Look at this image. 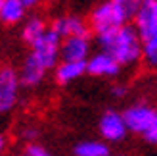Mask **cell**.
Instances as JSON below:
<instances>
[{
	"label": "cell",
	"mask_w": 157,
	"mask_h": 156,
	"mask_svg": "<svg viewBox=\"0 0 157 156\" xmlns=\"http://www.w3.org/2000/svg\"><path fill=\"white\" fill-rule=\"evenodd\" d=\"M121 72V64L109 52H96L86 60V73L94 77H115Z\"/></svg>",
	"instance_id": "52a82bcc"
},
{
	"label": "cell",
	"mask_w": 157,
	"mask_h": 156,
	"mask_svg": "<svg viewBox=\"0 0 157 156\" xmlns=\"http://www.w3.org/2000/svg\"><path fill=\"white\" fill-rule=\"evenodd\" d=\"M98 43L101 50L109 52L121 66H132L142 58L144 39L140 37L136 25H121L119 29L107 31L98 35Z\"/></svg>",
	"instance_id": "6da1fadb"
},
{
	"label": "cell",
	"mask_w": 157,
	"mask_h": 156,
	"mask_svg": "<svg viewBox=\"0 0 157 156\" xmlns=\"http://www.w3.org/2000/svg\"><path fill=\"white\" fill-rule=\"evenodd\" d=\"M134 19L136 29L142 39H147L153 33H157V0H144Z\"/></svg>",
	"instance_id": "9c48e42d"
},
{
	"label": "cell",
	"mask_w": 157,
	"mask_h": 156,
	"mask_svg": "<svg viewBox=\"0 0 157 156\" xmlns=\"http://www.w3.org/2000/svg\"><path fill=\"white\" fill-rule=\"evenodd\" d=\"M128 131V125L124 121V116L115 112V110H107L104 116L100 118V133L105 141H111V143H117V141H123L124 135Z\"/></svg>",
	"instance_id": "5b68a950"
},
{
	"label": "cell",
	"mask_w": 157,
	"mask_h": 156,
	"mask_svg": "<svg viewBox=\"0 0 157 156\" xmlns=\"http://www.w3.org/2000/svg\"><path fill=\"white\" fill-rule=\"evenodd\" d=\"M113 2L119 6L124 12V15L130 19V18H134V15L138 14V10H140V6H142L144 0H113Z\"/></svg>",
	"instance_id": "e0dca14e"
},
{
	"label": "cell",
	"mask_w": 157,
	"mask_h": 156,
	"mask_svg": "<svg viewBox=\"0 0 157 156\" xmlns=\"http://www.w3.org/2000/svg\"><path fill=\"white\" fill-rule=\"evenodd\" d=\"M19 156H52V154L46 150L42 145H38V143H29L25 149H23V152H21Z\"/></svg>",
	"instance_id": "ac0fdd59"
},
{
	"label": "cell",
	"mask_w": 157,
	"mask_h": 156,
	"mask_svg": "<svg viewBox=\"0 0 157 156\" xmlns=\"http://www.w3.org/2000/svg\"><path fill=\"white\" fill-rule=\"evenodd\" d=\"M6 145H8V141H6V137L0 133V156H2V152L6 150Z\"/></svg>",
	"instance_id": "7402d4cb"
},
{
	"label": "cell",
	"mask_w": 157,
	"mask_h": 156,
	"mask_svg": "<svg viewBox=\"0 0 157 156\" xmlns=\"http://www.w3.org/2000/svg\"><path fill=\"white\" fill-rule=\"evenodd\" d=\"M21 79L13 68H0V116L10 114L19 100Z\"/></svg>",
	"instance_id": "277c9868"
},
{
	"label": "cell",
	"mask_w": 157,
	"mask_h": 156,
	"mask_svg": "<svg viewBox=\"0 0 157 156\" xmlns=\"http://www.w3.org/2000/svg\"><path fill=\"white\" fill-rule=\"evenodd\" d=\"M155 112L157 110H153V108L147 106V104H134V106H130L128 110H124L123 116H124V121H127V125H128V131L144 135L151 125V121L155 118Z\"/></svg>",
	"instance_id": "8992f818"
},
{
	"label": "cell",
	"mask_w": 157,
	"mask_h": 156,
	"mask_svg": "<svg viewBox=\"0 0 157 156\" xmlns=\"http://www.w3.org/2000/svg\"><path fill=\"white\" fill-rule=\"evenodd\" d=\"M124 91H127V89H124V87H121V85H115V87L111 89V92H113L115 96H123V95H124Z\"/></svg>",
	"instance_id": "44dd1931"
},
{
	"label": "cell",
	"mask_w": 157,
	"mask_h": 156,
	"mask_svg": "<svg viewBox=\"0 0 157 156\" xmlns=\"http://www.w3.org/2000/svg\"><path fill=\"white\" fill-rule=\"evenodd\" d=\"M48 29L46 27V21L42 18H38V15H29V18L23 19V27H21V39L25 44H33L35 41H38L44 31Z\"/></svg>",
	"instance_id": "5bb4252c"
},
{
	"label": "cell",
	"mask_w": 157,
	"mask_h": 156,
	"mask_svg": "<svg viewBox=\"0 0 157 156\" xmlns=\"http://www.w3.org/2000/svg\"><path fill=\"white\" fill-rule=\"evenodd\" d=\"M142 58L146 62L147 68L157 69V33H153L151 37L144 39V52Z\"/></svg>",
	"instance_id": "2e32d148"
},
{
	"label": "cell",
	"mask_w": 157,
	"mask_h": 156,
	"mask_svg": "<svg viewBox=\"0 0 157 156\" xmlns=\"http://www.w3.org/2000/svg\"><path fill=\"white\" fill-rule=\"evenodd\" d=\"M144 137H146V141H147V143L157 145V112H155V118H153V121H151L150 129H147L146 133H144Z\"/></svg>",
	"instance_id": "d6986e66"
},
{
	"label": "cell",
	"mask_w": 157,
	"mask_h": 156,
	"mask_svg": "<svg viewBox=\"0 0 157 156\" xmlns=\"http://www.w3.org/2000/svg\"><path fill=\"white\" fill-rule=\"evenodd\" d=\"M52 29L61 39H65V37H71V35H88L90 23H86L78 15H61V18H56L52 21Z\"/></svg>",
	"instance_id": "30bf717a"
},
{
	"label": "cell",
	"mask_w": 157,
	"mask_h": 156,
	"mask_svg": "<svg viewBox=\"0 0 157 156\" xmlns=\"http://www.w3.org/2000/svg\"><path fill=\"white\" fill-rule=\"evenodd\" d=\"M75 156H109V146L100 141H82L75 146Z\"/></svg>",
	"instance_id": "9a60e30c"
},
{
	"label": "cell",
	"mask_w": 157,
	"mask_h": 156,
	"mask_svg": "<svg viewBox=\"0 0 157 156\" xmlns=\"http://www.w3.org/2000/svg\"><path fill=\"white\" fill-rule=\"evenodd\" d=\"M36 135H38V131L36 129H33V127H27L25 131H23V139H25V141H35V139H36Z\"/></svg>",
	"instance_id": "ffe728a7"
},
{
	"label": "cell",
	"mask_w": 157,
	"mask_h": 156,
	"mask_svg": "<svg viewBox=\"0 0 157 156\" xmlns=\"http://www.w3.org/2000/svg\"><path fill=\"white\" fill-rule=\"evenodd\" d=\"M86 73V60H61V64L54 68V77L58 85H69Z\"/></svg>",
	"instance_id": "8fae6325"
},
{
	"label": "cell",
	"mask_w": 157,
	"mask_h": 156,
	"mask_svg": "<svg viewBox=\"0 0 157 156\" xmlns=\"http://www.w3.org/2000/svg\"><path fill=\"white\" fill-rule=\"evenodd\" d=\"M90 39L88 35H71L61 41V60H88Z\"/></svg>",
	"instance_id": "ba28073f"
},
{
	"label": "cell",
	"mask_w": 157,
	"mask_h": 156,
	"mask_svg": "<svg viewBox=\"0 0 157 156\" xmlns=\"http://www.w3.org/2000/svg\"><path fill=\"white\" fill-rule=\"evenodd\" d=\"M61 41H63V39H61L52 27H48L38 41H35L31 44L29 56L35 62H38L46 72H50V69H54L58 66V60L61 58Z\"/></svg>",
	"instance_id": "7a4b0ae2"
},
{
	"label": "cell",
	"mask_w": 157,
	"mask_h": 156,
	"mask_svg": "<svg viewBox=\"0 0 157 156\" xmlns=\"http://www.w3.org/2000/svg\"><path fill=\"white\" fill-rule=\"evenodd\" d=\"M38 2H40V0H25V4H27L29 8H33V6H36Z\"/></svg>",
	"instance_id": "603a6c76"
},
{
	"label": "cell",
	"mask_w": 157,
	"mask_h": 156,
	"mask_svg": "<svg viewBox=\"0 0 157 156\" xmlns=\"http://www.w3.org/2000/svg\"><path fill=\"white\" fill-rule=\"evenodd\" d=\"M127 21H128V18L124 15V12L113 2V0L100 4L90 15V27H92V31L96 35L107 33V31H113V29H119Z\"/></svg>",
	"instance_id": "3957f363"
},
{
	"label": "cell",
	"mask_w": 157,
	"mask_h": 156,
	"mask_svg": "<svg viewBox=\"0 0 157 156\" xmlns=\"http://www.w3.org/2000/svg\"><path fill=\"white\" fill-rule=\"evenodd\" d=\"M25 0H4L0 6V23L4 25H17L27 18Z\"/></svg>",
	"instance_id": "7c38bea8"
},
{
	"label": "cell",
	"mask_w": 157,
	"mask_h": 156,
	"mask_svg": "<svg viewBox=\"0 0 157 156\" xmlns=\"http://www.w3.org/2000/svg\"><path fill=\"white\" fill-rule=\"evenodd\" d=\"M46 73H48V72H46V69L38 64V62H35V60L27 54V58L23 60V66H21V69H19V79H21V85H23V87L33 89V87H36V85L42 83V79H44Z\"/></svg>",
	"instance_id": "4fadbf2b"
},
{
	"label": "cell",
	"mask_w": 157,
	"mask_h": 156,
	"mask_svg": "<svg viewBox=\"0 0 157 156\" xmlns=\"http://www.w3.org/2000/svg\"><path fill=\"white\" fill-rule=\"evenodd\" d=\"M2 2H4V0H0V6H2Z\"/></svg>",
	"instance_id": "cb8c5ba5"
}]
</instances>
